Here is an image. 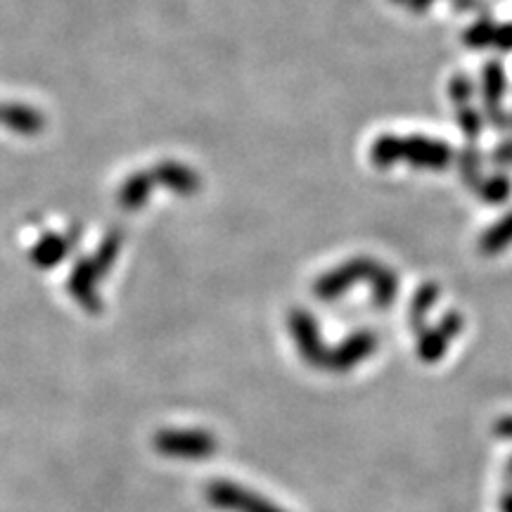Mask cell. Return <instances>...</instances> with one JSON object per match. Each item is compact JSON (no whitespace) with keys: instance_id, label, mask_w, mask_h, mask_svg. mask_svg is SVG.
<instances>
[{"instance_id":"cell-21","label":"cell","mask_w":512,"mask_h":512,"mask_svg":"<svg viewBox=\"0 0 512 512\" xmlns=\"http://www.w3.org/2000/svg\"><path fill=\"white\" fill-rule=\"evenodd\" d=\"M498 508H501V512H512V486H505Z\"/></svg>"},{"instance_id":"cell-15","label":"cell","mask_w":512,"mask_h":512,"mask_svg":"<svg viewBox=\"0 0 512 512\" xmlns=\"http://www.w3.org/2000/svg\"><path fill=\"white\" fill-rule=\"evenodd\" d=\"M458 169L463 181L475 190V185L479 183V169H482V159H479V152L472 150V147H465L458 157Z\"/></svg>"},{"instance_id":"cell-14","label":"cell","mask_w":512,"mask_h":512,"mask_svg":"<svg viewBox=\"0 0 512 512\" xmlns=\"http://www.w3.org/2000/svg\"><path fill=\"white\" fill-rule=\"evenodd\" d=\"M494 31H496L494 19H489V17L477 19V22L472 24V27L463 34L465 46H470V48H486V46H491V38H494Z\"/></svg>"},{"instance_id":"cell-6","label":"cell","mask_w":512,"mask_h":512,"mask_svg":"<svg viewBox=\"0 0 512 512\" xmlns=\"http://www.w3.org/2000/svg\"><path fill=\"white\" fill-rule=\"evenodd\" d=\"M463 332V316L458 311L446 313L434 328H425L418 335V351L422 363H437L446 354L451 339H456Z\"/></svg>"},{"instance_id":"cell-17","label":"cell","mask_w":512,"mask_h":512,"mask_svg":"<svg viewBox=\"0 0 512 512\" xmlns=\"http://www.w3.org/2000/svg\"><path fill=\"white\" fill-rule=\"evenodd\" d=\"M472 93H475V86H472V81L467 79L465 74L453 76L451 86H448V95H451L453 105H456V107H460V105H470Z\"/></svg>"},{"instance_id":"cell-11","label":"cell","mask_w":512,"mask_h":512,"mask_svg":"<svg viewBox=\"0 0 512 512\" xmlns=\"http://www.w3.org/2000/svg\"><path fill=\"white\" fill-rule=\"evenodd\" d=\"M508 245H512V211L484 230L482 238H479V252L484 256H494L501 254Z\"/></svg>"},{"instance_id":"cell-7","label":"cell","mask_w":512,"mask_h":512,"mask_svg":"<svg viewBox=\"0 0 512 512\" xmlns=\"http://www.w3.org/2000/svg\"><path fill=\"white\" fill-rule=\"evenodd\" d=\"M401 159L411 166H418V169L441 171L451 164L453 150L444 143V140L411 136L401 138Z\"/></svg>"},{"instance_id":"cell-12","label":"cell","mask_w":512,"mask_h":512,"mask_svg":"<svg viewBox=\"0 0 512 512\" xmlns=\"http://www.w3.org/2000/svg\"><path fill=\"white\" fill-rule=\"evenodd\" d=\"M399 159H401V138L392 136V133L380 136L373 143V147H370V162L380 166V169H387V166L396 164Z\"/></svg>"},{"instance_id":"cell-23","label":"cell","mask_w":512,"mask_h":512,"mask_svg":"<svg viewBox=\"0 0 512 512\" xmlns=\"http://www.w3.org/2000/svg\"><path fill=\"white\" fill-rule=\"evenodd\" d=\"M505 484L512 486V456L508 458V463H505Z\"/></svg>"},{"instance_id":"cell-2","label":"cell","mask_w":512,"mask_h":512,"mask_svg":"<svg viewBox=\"0 0 512 512\" xmlns=\"http://www.w3.org/2000/svg\"><path fill=\"white\" fill-rule=\"evenodd\" d=\"M377 261L368 259V256H358V259H349L339 264L332 271L323 273L313 283V297L323 299V302H332V299L347 294L351 287L361 283V280H370L377 271Z\"/></svg>"},{"instance_id":"cell-1","label":"cell","mask_w":512,"mask_h":512,"mask_svg":"<svg viewBox=\"0 0 512 512\" xmlns=\"http://www.w3.org/2000/svg\"><path fill=\"white\" fill-rule=\"evenodd\" d=\"M152 446L164 458L174 460H209L219 451V439L216 434L207 430H197V427H166L159 430L152 439Z\"/></svg>"},{"instance_id":"cell-3","label":"cell","mask_w":512,"mask_h":512,"mask_svg":"<svg viewBox=\"0 0 512 512\" xmlns=\"http://www.w3.org/2000/svg\"><path fill=\"white\" fill-rule=\"evenodd\" d=\"M204 496L214 508L226 512H287L268 501V498L256 494V491L228 482V479H216V482L207 484Z\"/></svg>"},{"instance_id":"cell-10","label":"cell","mask_w":512,"mask_h":512,"mask_svg":"<svg viewBox=\"0 0 512 512\" xmlns=\"http://www.w3.org/2000/svg\"><path fill=\"white\" fill-rule=\"evenodd\" d=\"M439 297H441V290H439V285H434V283H425L418 292L413 294L411 309H408V320H411V330L415 332V335H420V332L427 328L425 325L427 313H430L432 306L439 302Z\"/></svg>"},{"instance_id":"cell-13","label":"cell","mask_w":512,"mask_h":512,"mask_svg":"<svg viewBox=\"0 0 512 512\" xmlns=\"http://www.w3.org/2000/svg\"><path fill=\"white\" fill-rule=\"evenodd\" d=\"M475 192L479 197H482L484 202L489 204H501L510 197L512 192V181L505 174H496L491 178H486V181H479L475 185Z\"/></svg>"},{"instance_id":"cell-22","label":"cell","mask_w":512,"mask_h":512,"mask_svg":"<svg viewBox=\"0 0 512 512\" xmlns=\"http://www.w3.org/2000/svg\"><path fill=\"white\" fill-rule=\"evenodd\" d=\"M406 3L413 12H425L434 3V0H406Z\"/></svg>"},{"instance_id":"cell-25","label":"cell","mask_w":512,"mask_h":512,"mask_svg":"<svg viewBox=\"0 0 512 512\" xmlns=\"http://www.w3.org/2000/svg\"><path fill=\"white\" fill-rule=\"evenodd\" d=\"M510 126H512V117H510Z\"/></svg>"},{"instance_id":"cell-4","label":"cell","mask_w":512,"mask_h":512,"mask_svg":"<svg viewBox=\"0 0 512 512\" xmlns=\"http://www.w3.org/2000/svg\"><path fill=\"white\" fill-rule=\"evenodd\" d=\"M287 323H290L292 339H294V344H297V351H299V356L304 358V363H309L311 368L325 370V366H328L330 349L325 347L323 337H320L316 318H313L309 311L294 309V311H290Z\"/></svg>"},{"instance_id":"cell-18","label":"cell","mask_w":512,"mask_h":512,"mask_svg":"<svg viewBox=\"0 0 512 512\" xmlns=\"http://www.w3.org/2000/svg\"><path fill=\"white\" fill-rule=\"evenodd\" d=\"M491 46L498 48V50H503V53H508V50H512V22L496 24L494 38H491Z\"/></svg>"},{"instance_id":"cell-19","label":"cell","mask_w":512,"mask_h":512,"mask_svg":"<svg viewBox=\"0 0 512 512\" xmlns=\"http://www.w3.org/2000/svg\"><path fill=\"white\" fill-rule=\"evenodd\" d=\"M491 162L498 166H512V140L510 143L498 145L494 152H491Z\"/></svg>"},{"instance_id":"cell-5","label":"cell","mask_w":512,"mask_h":512,"mask_svg":"<svg viewBox=\"0 0 512 512\" xmlns=\"http://www.w3.org/2000/svg\"><path fill=\"white\" fill-rule=\"evenodd\" d=\"M375 349H377V335L373 330L351 332L342 344H337L335 349H330L328 366H325V370H330V373H349V370L361 366L368 356H373Z\"/></svg>"},{"instance_id":"cell-24","label":"cell","mask_w":512,"mask_h":512,"mask_svg":"<svg viewBox=\"0 0 512 512\" xmlns=\"http://www.w3.org/2000/svg\"><path fill=\"white\" fill-rule=\"evenodd\" d=\"M394 3H406V0H394Z\"/></svg>"},{"instance_id":"cell-9","label":"cell","mask_w":512,"mask_h":512,"mask_svg":"<svg viewBox=\"0 0 512 512\" xmlns=\"http://www.w3.org/2000/svg\"><path fill=\"white\" fill-rule=\"evenodd\" d=\"M368 283H370V290H373L370 299H373L375 309H389V306L396 302V294H399V278H396L392 268L380 264Z\"/></svg>"},{"instance_id":"cell-16","label":"cell","mask_w":512,"mask_h":512,"mask_svg":"<svg viewBox=\"0 0 512 512\" xmlns=\"http://www.w3.org/2000/svg\"><path fill=\"white\" fill-rule=\"evenodd\" d=\"M458 124L465 131V136L470 140H477L482 133V114H479L472 105H460L458 107Z\"/></svg>"},{"instance_id":"cell-20","label":"cell","mask_w":512,"mask_h":512,"mask_svg":"<svg viewBox=\"0 0 512 512\" xmlns=\"http://www.w3.org/2000/svg\"><path fill=\"white\" fill-rule=\"evenodd\" d=\"M494 434L501 441H512V415H503V418L496 420Z\"/></svg>"},{"instance_id":"cell-8","label":"cell","mask_w":512,"mask_h":512,"mask_svg":"<svg viewBox=\"0 0 512 512\" xmlns=\"http://www.w3.org/2000/svg\"><path fill=\"white\" fill-rule=\"evenodd\" d=\"M503 93H505V72L501 62H486L482 72V98L486 119L496 126H510V117L503 112Z\"/></svg>"}]
</instances>
